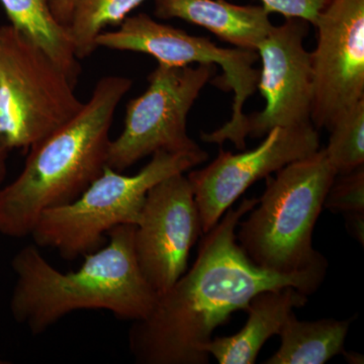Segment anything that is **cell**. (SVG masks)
<instances>
[{
  "label": "cell",
  "mask_w": 364,
  "mask_h": 364,
  "mask_svg": "<svg viewBox=\"0 0 364 364\" xmlns=\"http://www.w3.org/2000/svg\"><path fill=\"white\" fill-rule=\"evenodd\" d=\"M308 303V296L293 287L260 291L249 301L248 320L237 334L212 338L203 352L220 364H253L268 339L279 335L294 309Z\"/></svg>",
  "instance_id": "obj_13"
},
{
  "label": "cell",
  "mask_w": 364,
  "mask_h": 364,
  "mask_svg": "<svg viewBox=\"0 0 364 364\" xmlns=\"http://www.w3.org/2000/svg\"><path fill=\"white\" fill-rule=\"evenodd\" d=\"M97 46L116 51L151 55L163 65L198 63L221 67L224 77L220 85L234 92L231 119L218 130L203 133L202 140L219 145L230 141L239 150L245 148L247 116L243 107L257 90L260 71L253 68L259 57L257 52L219 47L207 38L196 37L181 28L158 23L146 14L128 16L117 30L100 33Z\"/></svg>",
  "instance_id": "obj_7"
},
{
  "label": "cell",
  "mask_w": 364,
  "mask_h": 364,
  "mask_svg": "<svg viewBox=\"0 0 364 364\" xmlns=\"http://www.w3.org/2000/svg\"><path fill=\"white\" fill-rule=\"evenodd\" d=\"M77 83L28 36L0 26V143L28 151L75 116Z\"/></svg>",
  "instance_id": "obj_6"
},
{
  "label": "cell",
  "mask_w": 364,
  "mask_h": 364,
  "mask_svg": "<svg viewBox=\"0 0 364 364\" xmlns=\"http://www.w3.org/2000/svg\"><path fill=\"white\" fill-rule=\"evenodd\" d=\"M135 228L121 225L112 229L109 243L85 255L75 272H60L37 245L21 249L11 261L16 277L11 299L14 320L39 335L80 310L109 311L132 322L145 318L157 294L136 262Z\"/></svg>",
  "instance_id": "obj_2"
},
{
  "label": "cell",
  "mask_w": 364,
  "mask_h": 364,
  "mask_svg": "<svg viewBox=\"0 0 364 364\" xmlns=\"http://www.w3.org/2000/svg\"><path fill=\"white\" fill-rule=\"evenodd\" d=\"M203 149L191 152L154 153L134 176L105 166L104 171L73 202L43 213L33 228L35 245L54 249L64 259L102 247L105 237L121 225H136L146 196L167 177L184 173L207 161Z\"/></svg>",
  "instance_id": "obj_5"
},
{
  "label": "cell",
  "mask_w": 364,
  "mask_h": 364,
  "mask_svg": "<svg viewBox=\"0 0 364 364\" xmlns=\"http://www.w3.org/2000/svg\"><path fill=\"white\" fill-rule=\"evenodd\" d=\"M268 13L282 14L287 18H299L315 25L318 14L330 0H260Z\"/></svg>",
  "instance_id": "obj_20"
},
{
  "label": "cell",
  "mask_w": 364,
  "mask_h": 364,
  "mask_svg": "<svg viewBox=\"0 0 364 364\" xmlns=\"http://www.w3.org/2000/svg\"><path fill=\"white\" fill-rule=\"evenodd\" d=\"M75 0H50V9L54 18L68 28Z\"/></svg>",
  "instance_id": "obj_21"
},
{
  "label": "cell",
  "mask_w": 364,
  "mask_h": 364,
  "mask_svg": "<svg viewBox=\"0 0 364 364\" xmlns=\"http://www.w3.org/2000/svg\"><path fill=\"white\" fill-rule=\"evenodd\" d=\"M145 0H75L68 26L74 52L85 59L97 49V39L105 26H119Z\"/></svg>",
  "instance_id": "obj_17"
},
{
  "label": "cell",
  "mask_w": 364,
  "mask_h": 364,
  "mask_svg": "<svg viewBox=\"0 0 364 364\" xmlns=\"http://www.w3.org/2000/svg\"><path fill=\"white\" fill-rule=\"evenodd\" d=\"M214 73V65L158 63L148 77L147 90L127 105L124 129L109 143L107 166L123 172L159 151L200 150V146L188 136L186 119Z\"/></svg>",
  "instance_id": "obj_8"
},
{
  "label": "cell",
  "mask_w": 364,
  "mask_h": 364,
  "mask_svg": "<svg viewBox=\"0 0 364 364\" xmlns=\"http://www.w3.org/2000/svg\"><path fill=\"white\" fill-rule=\"evenodd\" d=\"M4 363V361L1 360V358H0V364Z\"/></svg>",
  "instance_id": "obj_25"
},
{
  "label": "cell",
  "mask_w": 364,
  "mask_h": 364,
  "mask_svg": "<svg viewBox=\"0 0 364 364\" xmlns=\"http://www.w3.org/2000/svg\"><path fill=\"white\" fill-rule=\"evenodd\" d=\"M258 198L230 208L200 244L198 256L152 311L135 321L129 347L139 364H208L203 346L232 314L245 311L260 291L293 287L306 296L322 284L327 272L280 274L256 267L238 245L236 229Z\"/></svg>",
  "instance_id": "obj_1"
},
{
  "label": "cell",
  "mask_w": 364,
  "mask_h": 364,
  "mask_svg": "<svg viewBox=\"0 0 364 364\" xmlns=\"http://www.w3.org/2000/svg\"><path fill=\"white\" fill-rule=\"evenodd\" d=\"M342 354H343V355H345V358H346V360L348 361L349 363H353V364L363 363V355H360V354L356 353V352H346L344 350L343 352H342Z\"/></svg>",
  "instance_id": "obj_24"
},
{
  "label": "cell",
  "mask_w": 364,
  "mask_h": 364,
  "mask_svg": "<svg viewBox=\"0 0 364 364\" xmlns=\"http://www.w3.org/2000/svg\"><path fill=\"white\" fill-rule=\"evenodd\" d=\"M130 78H100L80 111L28 150L18 177L0 188V234L31 236L43 213L73 202L107 166L117 107Z\"/></svg>",
  "instance_id": "obj_3"
},
{
  "label": "cell",
  "mask_w": 364,
  "mask_h": 364,
  "mask_svg": "<svg viewBox=\"0 0 364 364\" xmlns=\"http://www.w3.org/2000/svg\"><path fill=\"white\" fill-rule=\"evenodd\" d=\"M311 53L314 97L311 122L329 130L364 100V0H330L315 25Z\"/></svg>",
  "instance_id": "obj_9"
},
{
  "label": "cell",
  "mask_w": 364,
  "mask_h": 364,
  "mask_svg": "<svg viewBox=\"0 0 364 364\" xmlns=\"http://www.w3.org/2000/svg\"><path fill=\"white\" fill-rule=\"evenodd\" d=\"M306 33V21L287 18L284 25L273 26L258 45L262 69L257 88L267 105L247 117L248 136L312 124L314 78L311 53L304 46Z\"/></svg>",
  "instance_id": "obj_12"
},
{
  "label": "cell",
  "mask_w": 364,
  "mask_h": 364,
  "mask_svg": "<svg viewBox=\"0 0 364 364\" xmlns=\"http://www.w3.org/2000/svg\"><path fill=\"white\" fill-rule=\"evenodd\" d=\"M335 177L323 208L334 213L364 212L363 165L348 173Z\"/></svg>",
  "instance_id": "obj_19"
},
{
  "label": "cell",
  "mask_w": 364,
  "mask_h": 364,
  "mask_svg": "<svg viewBox=\"0 0 364 364\" xmlns=\"http://www.w3.org/2000/svg\"><path fill=\"white\" fill-rule=\"evenodd\" d=\"M155 14L195 23L236 48L252 51L273 26L264 6H236L225 0H156Z\"/></svg>",
  "instance_id": "obj_14"
},
{
  "label": "cell",
  "mask_w": 364,
  "mask_h": 364,
  "mask_svg": "<svg viewBox=\"0 0 364 364\" xmlns=\"http://www.w3.org/2000/svg\"><path fill=\"white\" fill-rule=\"evenodd\" d=\"M343 215L349 234L363 246L364 212L345 213Z\"/></svg>",
  "instance_id": "obj_22"
},
{
  "label": "cell",
  "mask_w": 364,
  "mask_h": 364,
  "mask_svg": "<svg viewBox=\"0 0 364 364\" xmlns=\"http://www.w3.org/2000/svg\"><path fill=\"white\" fill-rule=\"evenodd\" d=\"M9 150L6 146L0 143V188L6 179L7 172V158H9Z\"/></svg>",
  "instance_id": "obj_23"
},
{
  "label": "cell",
  "mask_w": 364,
  "mask_h": 364,
  "mask_svg": "<svg viewBox=\"0 0 364 364\" xmlns=\"http://www.w3.org/2000/svg\"><path fill=\"white\" fill-rule=\"evenodd\" d=\"M328 159L338 174L348 173L364 162V100L344 112L331 128Z\"/></svg>",
  "instance_id": "obj_18"
},
{
  "label": "cell",
  "mask_w": 364,
  "mask_h": 364,
  "mask_svg": "<svg viewBox=\"0 0 364 364\" xmlns=\"http://www.w3.org/2000/svg\"><path fill=\"white\" fill-rule=\"evenodd\" d=\"M336 176L318 149L267 177L264 193L236 229L237 243L256 267L280 274L327 272V259L313 248V232Z\"/></svg>",
  "instance_id": "obj_4"
},
{
  "label": "cell",
  "mask_w": 364,
  "mask_h": 364,
  "mask_svg": "<svg viewBox=\"0 0 364 364\" xmlns=\"http://www.w3.org/2000/svg\"><path fill=\"white\" fill-rule=\"evenodd\" d=\"M202 234L188 176L167 177L148 191L134 244L141 272L157 296L188 270L189 252Z\"/></svg>",
  "instance_id": "obj_10"
},
{
  "label": "cell",
  "mask_w": 364,
  "mask_h": 364,
  "mask_svg": "<svg viewBox=\"0 0 364 364\" xmlns=\"http://www.w3.org/2000/svg\"><path fill=\"white\" fill-rule=\"evenodd\" d=\"M318 149L320 136L313 124L277 127L255 149L239 154L221 149L207 167L189 172L188 179L200 213L203 234L208 233L255 182Z\"/></svg>",
  "instance_id": "obj_11"
},
{
  "label": "cell",
  "mask_w": 364,
  "mask_h": 364,
  "mask_svg": "<svg viewBox=\"0 0 364 364\" xmlns=\"http://www.w3.org/2000/svg\"><path fill=\"white\" fill-rule=\"evenodd\" d=\"M11 25L28 36L76 83L81 73L68 28L53 16L50 0H0Z\"/></svg>",
  "instance_id": "obj_16"
},
{
  "label": "cell",
  "mask_w": 364,
  "mask_h": 364,
  "mask_svg": "<svg viewBox=\"0 0 364 364\" xmlns=\"http://www.w3.org/2000/svg\"><path fill=\"white\" fill-rule=\"evenodd\" d=\"M351 318L299 321L289 314L279 336V350L265 364H323L344 351Z\"/></svg>",
  "instance_id": "obj_15"
}]
</instances>
